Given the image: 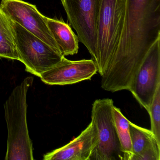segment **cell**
Segmentation results:
<instances>
[{
  "label": "cell",
  "instance_id": "6da1fadb",
  "mask_svg": "<svg viewBox=\"0 0 160 160\" xmlns=\"http://www.w3.org/2000/svg\"><path fill=\"white\" fill-rule=\"evenodd\" d=\"M160 38V0H127L120 40L101 87L114 92L129 90L146 54Z\"/></svg>",
  "mask_w": 160,
  "mask_h": 160
},
{
  "label": "cell",
  "instance_id": "7a4b0ae2",
  "mask_svg": "<svg viewBox=\"0 0 160 160\" xmlns=\"http://www.w3.org/2000/svg\"><path fill=\"white\" fill-rule=\"evenodd\" d=\"M33 78H26L12 91L4 104L8 128L5 160H33L32 144L27 123V93Z\"/></svg>",
  "mask_w": 160,
  "mask_h": 160
},
{
  "label": "cell",
  "instance_id": "3957f363",
  "mask_svg": "<svg viewBox=\"0 0 160 160\" xmlns=\"http://www.w3.org/2000/svg\"><path fill=\"white\" fill-rule=\"evenodd\" d=\"M127 0H100L95 62L101 76L105 73L120 40Z\"/></svg>",
  "mask_w": 160,
  "mask_h": 160
},
{
  "label": "cell",
  "instance_id": "277c9868",
  "mask_svg": "<svg viewBox=\"0 0 160 160\" xmlns=\"http://www.w3.org/2000/svg\"><path fill=\"white\" fill-rule=\"evenodd\" d=\"M10 21L19 61L25 64L26 72L40 77L64 57L59 51L11 19Z\"/></svg>",
  "mask_w": 160,
  "mask_h": 160
},
{
  "label": "cell",
  "instance_id": "5b68a950",
  "mask_svg": "<svg viewBox=\"0 0 160 160\" xmlns=\"http://www.w3.org/2000/svg\"><path fill=\"white\" fill-rule=\"evenodd\" d=\"M113 100L97 99L93 102L91 121L97 130L98 142L89 160H123L113 115Z\"/></svg>",
  "mask_w": 160,
  "mask_h": 160
},
{
  "label": "cell",
  "instance_id": "8992f818",
  "mask_svg": "<svg viewBox=\"0 0 160 160\" xmlns=\"http://www.w3.org/2000/svg\"><path fill=\"white\" fill-rule=\"evenodd\" d=\"M79 42L95 61L97 55V27L100 0H61Z\"/></svg>",
  "mask_w": 160,
  "mask_h": 160
},
{
  "label": "cell",
  "instance_id": "52a82bcc",
  "mask_svg": "<svg viewBox=\"0 0 160 160\" xmlns=\"http://www.w3.org/2000/svg\"><path fill=\"white\" fill-rule=\"evenodd\" d=\"M160 84V38L152 45L146 54L133 79L130 91L140 105L149 109Z\"/></svg>",
  "mask_w": 160,
  "mask_h": 160
},
{
  "label": "cell",
  "instance_id": "ba28073f",
  "mask_svg": "<svg viewBox=\"0 0 160 160\" xmlns=\"http://www.w3.org/2000/svg\"><path fill=\"white\" fill-rule=\"evenodd\" d=\"M0 5L9 19L60 52L48 27L46 17L35 5L22 0H2Z\"/></svg>",
  "mask_w": 160,
  "mask_h": 160
},
{
  "label": "cell",
  "instance_id": "9c48e42d",
  "mask_svg": "<svg viewBox=\"0 0 160 160\" xmlns=\"http://www.w3.org/2000/svg\"><path fill=\"white\" fill-rule=\"evenodd\" d=\"M97 72V66L92 59L71 61L64 57L40 78L45 84L64 86L90 80Z\"/></svg>",
  "mask_w": 160,
  "mask_h": 160
},
{
  "label": "cell",
  "instance_id": "30bf717a",
  "mask_svg": "<svg viewBox=\"0 0 160 160\" xmlns=\"http://www.w3.org/2000/svg\"><path fill=\"white\" fill-rule=\"evenodd\" d=\"M98 142L96 126L92 121L80 134L63 147L44 155V160H89Z\"/></svg>",
  "mask_w": 160,
  "mask_h": 160
},
{
  "label": "cell",
  "instance_id": "8fae6325",
  "mask_svg": "<svg viewBox=\"0 0 160 160\" xmlns=\"http://www.w3.org/2000/svg\"><path fill=\"white\" fill-rule=\"evenodd\" d=\"M47 24L50 32L64 57L77 54L79 40L68 24L62 20L46 18Z\"/></svg>",
  "mask_w": 160,
  "mask_h": 160
},
{
  "label": "cell",
  "instance_id": "7c38bea8",
  "mask_svg": "<svg viewBox=\"0 0 160 160\" xmlns=\"http://www.w3.org/2000/svg\"><path fill=\"white\" fill-rule=\"evenodd\" d=\"M0 58L20 60L11 21L0 5Z\"/></svg>",
  "mask_w": 160,
  "mask_h": 160
},
{
  "label": "cell",
  "instance_id": "4fadbf2b",
  "mask_svg": "<svg viewBox=\"0 0 160 160\" xmlns=\"http://www.w3.org/2000/svg\"><path fill=\"white\" fill-rule=\"evenodd\" d=\"M113 115L121 149L123 153V160H132L133 153L130 135L129 121L123 116L120 108L114 105Z\"/></svg>",
  "mask_w": 160,
  "mask_h": 160
},
{
  "label": "cell",
  "instance_id": "5bb4252c",
  "mask_svg": "<svg viewBox=\"0 0 160 160\" xmlns=\"http://www.w3.org/2000/svg\"><path fill=\"white\" fill-rule=\"evenodd\" d=\"M129 126L133 156L140 154L152 141L156 140L151 130L138 126L130 121Z\"/></svg>",
  "mask_w": 160,
  "mask_h": 160
},
{
  "label": "cell",
  "instance_id": "9a60e30c",
  "mask_svg": "<svg viewBox=\"0 0 160 160\" xmlns=\"http://www.w3.org/2000/svg\"><path fill=\"white\" fill-rule=\"evenodd\" d=\"M148 112L150 117L151 131L160 145V84L157 86Z\"/></svg>",
  "mask_w": 160,
  "mask_h": 160
},
{
  "label": "cell",
  "instance_id": "2e32d148",
  "mask_svg": "<svg viewBox=\"0 0 160 160\" xmlns=\"http://www.w3.org/2000/svg\"><path fill=\"white\" fill-rule=\"evenodd\" d=\"M160 145L152 141L140 154L133 156L132 160H160Z\"/></svg>",
  "mask_w": 160,
  "mask_h": 160
}]
</instances>
